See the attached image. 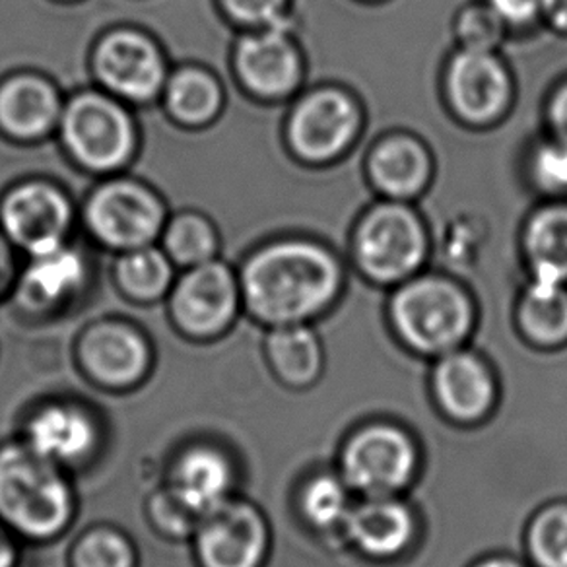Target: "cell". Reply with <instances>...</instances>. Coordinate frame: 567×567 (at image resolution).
Segmentation results:
<instances>
[{"mask_svg": "<svg viewBox=\"0 0 567 567\" xmlns=\"http://www.w3.org/2000/svg\"><path fill=\"white\" fill-rule=\"evenodd\" d=\"M141 551L133 536L113 523H94L74 536L66 567H138Z\"/></svg>", "mask_w": 567, "mask_h": 567, "instance_id": "27", "label": "cell"}, {"mask_svg": "<svg viewBox=\"0 0 567 567\" xmlns=\"http://www.w3.org/2000/svg\"><path fill=\"white\" fill-rule=\"evenodd\" d=\"M72 474L17 435L0 442V523L22 544L61 540L79 517Z\"/></svg>", "mask_w": 567, "mask_h": 567, "instance_id": "2", "label": "cell"}, {"mask_svg": "<svg viewBox=\"0 0 567 567\" xmlns=\"http://www.w3.org/2000/svg\"><path fill=\"white\" fill-rule=\"evenodd\" d=\"M525 177L538 197L567 198V144L550 134L530 142L525 154Z\"/></svg>", "mask_w": 567, "mask_h": 567, "instance_id": "28", "label": "cell"}, {"mask_svg": "<svg viewBox=\"0 0 567 567\" xmlns=\"http://www.w3.org/2000/svg\"><path fill=\"white\" fill-rule=\"evenodd\" d=\"M35 257L25 276L28 301L40 309L55 308L79 290L84 267L74 252L64 251L61 245Z\"/></svg>", "mask_w": 567, "mask_h": 567, "instance_id": "26", "label": "cell"}, {"mask_svg": "<svg viewBox=\"0 0 567 567\" xmlns=\"http://www.w3.org/2000/svg\"><path fill=\"white\" fill-rule=\"evenodd\" d=\"M169 278L172 268L154 249L131 252L118 265V282L136 300H156L166 292Z\"/></svg>", "mask_w": 567, "mask_h": 567, "instance_id": "33", "label": "cell"}, {"mask_svg": "<svg viewBox=\"0 0 567 567\" xmlns=\"http://www.w3.org/2000/svg\"><path fill=\"white\" fill-rule=\"evenodd\" d=\"M363 172L379 198L414 203L434 182V152L417 134L393 131L371 144Z\"/></svg>", "mask_w": 567, "mask_h": 567, "instance_id": "13", "label": "cell"}, {"mask_svg": "<svg viewBox=\"0 0 567 567\" xmlns=\"http://www.w3.org/2000/svg\"><path fill=\"white\" fill-rule=\"evenodd\" d=\"M473 567H525L520 561L513 558H505V556H494V558H486L478 561Z\"/></svg>", "mask_w": 567, "mask_h": 567, "instance_id": "40", "label": "cell"}, {"mask_svg": "<svg viewBox=\"0 0 567 567\" xmlns=\"http://www.w3.org/2000/svg\"><path fill=\"white\" fill-rule=\"evenodd\" d=\"M97 71L107 86L128 97H151L164 80V64L151 41L136 33H113L97 53Z\"/></svg>", "mask_w": 567, "mask_h": 567, "instance_id": "21", "label": "cell"}, {"mask_svg": "<svg viewBox=\"0 0 567 567\" xmlns=\"http://www.w3.org/2000/svg\"><path fill=\"white\" fill-rule=\"evenodd\" d=\"M74 363L82 379L107 394H128L148 383L156 354L148 337L125 321H100L80 334Z\"/></svg>", "mask_w": 567, "mask_h": 567, "instance_id": "7", "label": "cell"}, {"mask_svg": "<svg viewBox=\"0 0 567 567\" xmlns=\"http://www.w3.org/2000/svg\"><path fill=\"white\" fill-rule=\"evenodd\" d=\"M365 2H379V0H365Z\"/></svg>", "mask_w": 567, "mask_h": 567, "instance_id": "42", "label": "cell"}, {"mask_svg": "<svg viewBox=\"0 0 567 567\" xmlns=\"http://www.w3.org/2000/svg\"><path fill=\"white\" fill-rule=\"evenodd\" d=\"M162 484L205 517L214 507L239 494V465L224 443L206 437L190 440L167 461Z\"/></svg>", "mask_w": 567, "mask_h": 567, "instance_id": "11", "label": "cell"}, {"mask_svg": "<svg viewBox=\"0 0 567 567\" xmlns=\"http://www.w3.org/2000/svg\"><path fill=\"white\" fill-rule=\"evenodd\" d=\"M363 131V107L354 92L319 86L296 103L288 121V141L298 158L327 166L344 158Z\"/></svg>", "mask_w": 567, "mask_h": 567, "instance_id": "9", "label": "cell"}, {"mask_svg": "<svg viewBox=\"0 0 567 567\" xmlns=\"http://www.w3.org/2000/svg\"><path fill=\"white\" fill-rule=\"evenodd\" d=\"M442 94L451 117L482 131L509 115L515 102V79L499 51L457 48L443 64Z\"/></svg>", "mask_w": 567, "mask_h": 567, "instance_id": "5", "label": "cell"}, {"mask_svg": "<svg viewBox=\"0 0 567 567\" xmlns=\"http://www.w3.org/2000/svg\"><path fill=\"white\" fill-rule=\"evenodd\" d=\"M0 257H2V251H0ZM2 262V260H0ZM2 270H4V265H0V280H2Z\"/></svg>", "mask_w": 567, "mask_h": 567, "instance_id": "41", "label": "cell"}, {"mask_svg": "<svg viewBox=\"0 0 567 567\" xmlns=\"http://www.w3.org/2000/svg\"><path fill=\"white\" fill-rule=\"evenodd\" d=\"M389 321L404 347L440 358L468 340L476 324V306L457 278L422 270L394 286Z\"/></svg>", "mask_w": 567, "mask_h": 567, "instance_id": "3", "label": "cell"}, {"mask_svg": "<svg viewBox=\"0 0 567 567\" xmlns=\"http://www.w3.org/2000/svg\"><path fill=\"white\" fill-rule=\"evenodd\" d=\"M509 33L488 0H471L453 18V38L458 49L499 51Z\"/></svg>", "mask_w": 567, "mask_h": 567, "instance_id": "29", "label": "cell"}, {"mask_svg": "<svg viewBox=\"0 0 567 567\" xmlns=\"http://www.w3.org/2000/svg\"><path fill=\"white\" fill-rule=\"evenodd\" d=\"M189 544L197 567H265L272 530L259 505L236 494L206 513Z\"/></svg>", "mask_w": 567, "mask_h": 567, "instance_id": "10", "label": "cell"}, {"mask_svg": "<svg viewBox=\"0 0 567 567\" xmlns=\"http://www.w3.org/2000/svg\"><path fill=\"white\" fill-rule=\"evenodd\" d=\"M544 123H546V134L567 144V79L559 80L546 97Z\"/></svg>", "mask_w": 567, "mask_h": 567, "instance_id": "37", "label": "cell"}, {"mask_svg": "<svg viewBox=\"0 0 567 567\" xmlns=\"http://www.w3.org/2000/svg\"><path fill=\"white\" fill-rule=\"evenodd\" d=\"M144 519L162 540L190 543L203 517L183 504L166 484H159L144 502Z\"/></svg>", "mask_w": 567, "mask_h": 567, "instance_id": "30", "label": "cell"}, {"mask_svg": "<svg viewBox=\"0 0 567 567\" xmlns=\"http://www.w3.org/2000/svg\"><path fill=\"white\" fill-rule=\"evenodd\" d=\"M87 218L103 241L117 247H142L156 236L162 208L148 190L133 183H113L92 198Z\"/></svg>", "mask_w": 567, "mask_h": 567, "instance_id": "16", "label": "cell"}, {"mask_svg": "<svg viewBox=\"0 0 567 567\" xmlns=\"http://www.w3.org/2000/svg\"><path fill=\"white\" fill-rule=\"evenodd\" d=\"M527 546L536 566L567 567V504L550 505L536 515Z\"/></svg>", "mask_w": 567, "mask_h": 567, "instance_id": "32", "label": "cell"}, {"mask_svg": "<svg viewBox=\"0 0 567 567\" xmlns=\"http://www.w3.org/2000/svg\"><path fill=\"white\" fill-rule=\"evenodd\" d=\"M237 66L252 92L282 97L300 86L303 61L292 38L280 25L244 40L237 51Z\"/></svg>", "mask_w": 567, "mask_h": 567, "instance_id": "18", "label": "cell"}, {"mask_svg": "<svg viewBox=\"0 0 567 567\" xmlns=\"http://www.w3.org/2000/svg\"><path fill=\"white\" fill-rule=\"evenodd\" d=\"M167 100L175 115L185 123H205L220 105V90L203 72L187 71L172 80Z\"/></svg>", "mask_w": 567, "mask_h": 567, "instance_id": "31", "label": "cell"}, {"mask_svg": "<svg viewBox=\"0 0 567 567\" xmlns=\"http://www.w3.org/2000/svg\"><path fill=\"white\" fill-rule=\"evenodd\" d=\"M432 231L414 203L378 198L350 231V262L371 284L399 286L425 270Z\"/></svg>", "mask_w": 567, "mask_h": 567, "instance_id": "4", "label": "cell"}, {"mask_svg": "<svg viewBox=\"0 0 567 567\" xmlns=\"http://www.w3.org/2000/svg\"><path fill=\"white\" fill-rule=\"evenodd\" d=\"M515 321L530 344L564 347L567 342V284L527 278L517 300Z\"/></svg>", "mask_w": 567, "mask_h": 567, "instance_id": "23", "label": "cell"}, {"mask_svg": "<svg viewBox=\"0 0 567 567\" xmlns=\"http://www.w3.org/2000/svg\"><path fill=\"white\" fill-rule=\"evenodd\" d=\"M167 247L175 259L203 265L214 252L213 229L197 216H183L172 224Z\"/></svg>", "mask_w": 567, "mask_h": 567, "instance_id": "34", "label": "cell"}, {"mask_svg": "<svg viewBox=\"0 0 567 567\" xmlns=\"http://www.w3.org/2000/svg\"><path fill=\"white\" fill-rule=\"evenodd\" d=\"M22 543L0 523V567H20Z\"/></svg>", "mask_w": 567, "mask_h": 567, "instance_id": "39", "label": "cell"}, {"mask_svg": "<svg viewBox=\"0 0 567 567\" xmlns=\"http://www.w3.org/2000/svg\"><path fill=\"white\" fill-rule=\"evenodd\" d=\"M420 466L414 437L386 422L363 425L340 455V476L362 497L399 496Z\"/></svg>", "mask_w": 567, "mask_h": 567, "instance_id": "8", "label": "cell"}, {"mask_svg": "<svg viewBox=\"0 0 567 567\" xmlns=\"http://www.w3.org/2000/svg\"><path fill=\"white\" fill-rule=\"evenodd\" d=\"M301 519L313 530L344 528L348 513L354 505L352 489L337 473H316L301 482L296 497Z\"/></svg>", "mask_w": 567, "mask_h": 567, "instance_id": "25", "label": "cell"}, {"mask_svg": "<svg viewBox=\"0 0 567 567\" xmlns=\"http://www.w3.org/2000/svg\"><path fill=\"white\" fill-rule=\"evenodd\" d=\"M344 288L339 252L311 239L268 245L244 272L245 308L270 329L316 321L339 303Z\"/></svg>", "mask_w": 567, "mask_h": 567, "instance_id": "1", "label": "cell"}, {"mask_svg": "<svg viewBox=\"0 0 567 567\" xmlns=\"http://www.w3.org/2000/svg\"><path fill=\"white\" fill-rule=\"evenodd\" d=\"M56 97L41 80H12L0 92V123L18 136L45 133L55 121Z\"/></svg>", "mask_w": 567, "mask_h": 567, "instance_id": "24", "label": "cell"}, {"mask_svg": "<svg viewBox=\"0 0 567 567\" xmlns=\"http://www.w3.org/2000/svg\"><path fill=\"white\" fill-rule=\"evenodd\" d=\"M288 0H226L234 17L251 24L278 25Z\"/></svg>", "mask_w": 567, "mask_h": 567, "instance_id": "36", "label": "cell"}, {"mask_svg": "<svg viewBox=\"0 0 567 567\" xmlns=\"http://www.w3.org/2000/svg\"><path fill=\"white\" fill-rule=\"evenodd\" d=\"M239 292L234 276L221 265L203 262L183 278L172 298L177 331L195 342H210L236 321Z\"/></svg>", "mask_w": 567, "mask_h": 567, "instance_id": "12", "label": "cell"}, {"mask_svg": "<svg viewBox=\"0 0 567 567\" xmlns=\"http://www.w3.org/2000/svg\"><path fill=\"white\" fill-rule=\"evenodd\" d=\"M519 251L527 278L567 284V198H546L525 216Z\"/></svg>", "mask_w": 567, "mask_h": 567, "instance_id": "20", "label": "cell"}, {"mask_svg": "<svg viewBox=\"0 0 567 567\" xmlns=\"http://www.w3.org/2000/svg\"><path fill=\"white\" fill-rule=\"evenodd\" d=\"M350 543L373 559H393L416 538L414 509L399 496L363 497L344 523Z\"/></svg>", "mask_w": 567, "mask_h": 567, "instance_id": "17", "label": "cell"}, {"mask_svg": "<svg viewBox=\"0 0 567 567\" xmlns=\"http://www.w3.org/2000/svg\"><path fill=\"white\" fill-rule=\"evenodd\" d=\"M432 391L443 414L461 424L484 420L497 399L496 378L488 363L465 348L437 358L432 373Z\"/></svg>", "mask_w": 567, "mask_h": 567, "instance_id": "15", "label": "cell"}, {"mask_svg": "<svg viewBox=\"0 0 567 567\" xmlns=\"http://www.w3.org/2000/svg\"><path fill=\"white\" fill-rule=\"evenodd\" d=\"M20 437L41 457L74 474L102 457L105 425L90 402L76 396H51L25 414Z\"/></svg>", "mask_w": 567, "mask_h": 567, "instance_id": "6", "label": "cell"}, {"mask_svg": "<svg viewBox=\"0 0 567 567\" xmlns=\"http://www.w3.org/2000/svg\"><path fill=\"white\" fill-rule=\"evenodd\" d=\"M2 220L17 244L40 255L61 245L71 210L61 193L33 183L10 195Z\"/></svg>", "mask_w": 567, "mask_h": 567, "instance_id": "19", "label": "cell"}, {"mask_svg": "<svg viewBox=\"0 0 567 567\" xmlns=\"http://www.w3.org/2000/svg\"><path fill=\"white\" fill-rule=\"evenodd\" d=\"M543 24L551 32L567 35V0H544Z\"/></svg>", "mask_w": 567, "mask_h": 567, "instance_id": "38", "label": "cell"}, {"mask_svg": "<svg viewBox=\"0 0 567 567\" xmlns=\"http://www.w3.org/2000/svg\"><path fill=\"white\" fill-rule=\"evenodd\" d=\"M69 148L86 166L110 169L125 162L133 148V126L115 103L102 95H80L64 113Z\"/></svg>", "mask_w": 567, "mask_h": 567, "instance_id": "14", "label": "cell"}, {"mask_svg": "<svg viewBox=\"0 0 567 567\" xmlns=\"http://www.w3.org/2000/svg\"><path fill=\"white\" fill-rule=\"evenodd\" d=\"M509 32H525L543 24L544 0H488Z\"/></svg>", "mask_w": 567, "mask_h": 567, "instance_id": "35", "label": "cell"}, {"mask_svg": "<svg viewBox=\"0 0 567 567\" xmlns=\"http://www.w3.org/2000/svg\"><path fill=\"white\" fill-rule=\"evenodd\" d=\"M265 358L276 381L301 391L323 373V344L309 324L275 327L265 340Z\"/></svg>", "mask_w": 567, "mask_h": 567, "instance_id": "22", "label": "cell"}]
</instances>
